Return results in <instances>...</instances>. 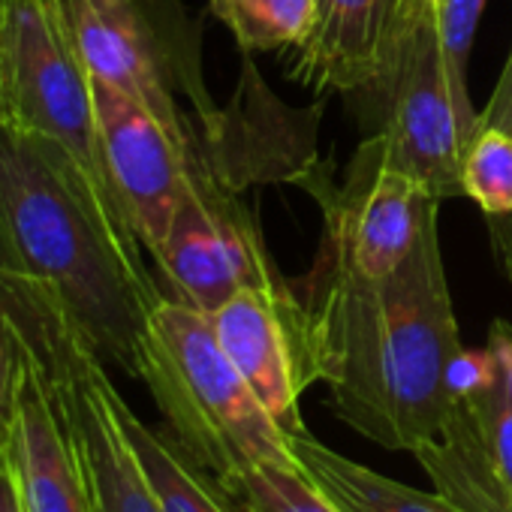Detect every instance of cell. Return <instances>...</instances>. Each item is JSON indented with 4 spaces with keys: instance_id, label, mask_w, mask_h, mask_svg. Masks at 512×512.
<instances>
[{
    "instance_id": "6da1fadb",
    "label": "cell",
    "mask_w": 512,
    "mask_h": 512,
    "mask_svg": "<svg viewBox=\"0 0 512 512\" xmlns=\"http://www.w3.org/2000/svg\"><path fill=\"white\" fill-rule=\"evenodd\" d=\"M434 202L407 260L362 275L332 229L308 287L317 371L329 407L356 434L392 452H416L443 425L461 338L443 269Z\"/></svg>"
},
{
    "instance_id": "7a4b0ae2",
    "label": "cell",
    "mask_w": 512,
    "mask_h": 512,
    "mask_svg": "<svg viewBox=\"0 0 512 512\" xmlns=\"http://www.w3.org/2000/svg\"><path fill=\"white\" fill-rule=\"evenodd\" d=\"M142 247L121 199L64 145L0 121V281L46 293L130 377L163 299Z\"/></svg>"
},
{
    "instance_id": "3957f363",
    "label": "cell",
    "mask_w": 512,
    "mask_h": 512,
    "mask_svg": "<svg viewBox=\"0 0 512 512\" xmlns=\"http://www.w3.org/2000/svg\"><path fill=\"white\" fill-rule=\"evenodd\" d=\"M139 380L163 416V434L214 482L256 461L296 464L290 434L235 371L199 308L166 296L157 302Z\"/></svg>"
},
{
    "instance_id": "277c9868",
    "label": "cell",
    "mask_w": 512,
    "mask_h": 512,
    "mask_svg": "<svg viewBox=\"0 0 512 512\" xmlns=\"http://www.w3.org/2000/svg\"><path fill=\"white\" fill-rule=\"evenodd\" d=\"M380 157L413 175L437 202L461 196V166L479 127L467 76L443 40L440 0H398L380 82Z\"/></svg>"
},
{
    "instance_id": "5b68a950",
    "label": "cell",
    "mask_w": 512,
    "mask_h": 512,
    "mask_svg": "<svg viewBox=\"0 0 512 512\" xmlns=\"http://www.w3.org/2000/svg\"><path fill=\"white\" fill-rule=\"evenodd\" d=\"M0 121L64 145L115 193L103 160L94 76L64 0H0Z\"/></svg>"
},
{
    "instance_id": "8992f818",
    "label": "cell",
    "mask_w": 512,
    "mask_h": 512,
    "mask_svg": "<svg viewBox=\"0 0 512 512\" xmlns=\"http://www.w3.org/2000/svg\"><path fill=\"white\" fill-rule=\"evenodd\" d=\"M413 455L464 512H512V326L461 353L443 425Z\"/></svg>"
},
{
    "instance_id": "52a82bcc",
    "label": "cell",
    "mask_w": 512,
    "mask_h": 512,
    "mask_svg": "<svg viewBox=\"0 0 512 512\" xmlns=\"http://www.w3.org/2000/svg\"><path fill=\"white\" fill-rule=\"evenodd\" d=\"M169 232L154 253L178 299L214 314L241 290L293 293L275 269L260 223L247 205L193 163Z\"/></svg>"
},
{
    "instance_id": "ba28073f",
    "label": "cell",
    "mask_w": 512,
    "mask_h": 512,
    "mask_svg": "<svg viewBox=\"0 0 512 512\" xmlns=\"http://www.w3.org/2000/svg\"><path fill=\"white\" fill-rule=\"evenodd\" d=\"M208 320L217 344L275 422L287 434L302 431L299 398L320 380L305 299L296 293L241 290Z\"/></svg>"
},
{
    "instance_id": "9c48e42d",
    "label": "cell",
    "mask_w": 512,
    "mask_h": 512,
    "mask_svg": "<svg viewBox=\"0 0 512 512\" xmlns=\"http://www.w3.org/2000/svg\"><path fill=\"white\" fill-rule=\"evenodd\" d=\"M94 103L106 172L130 223L154 256L190 187V148H184L142 103L100 79H94Z\"/></svg>"
},
{
    "instance_id": "30bf717a",
    "label": "cell",
    "mask_w": 512,
    "mask_h": 512,
    "mask_svg": "<svg viewBox=\"0 0 512 512\" xmlns=\"http://www.w3.org/2000/svg\"><path fill=\"white\" fill-rule=\"evenodd\" d=\"M16 332L19 362L10 404V446L28 512H94L82 455L52 377L19 323Z\"/></svg>"
},
{
    "instance_id": "8fae6325",
    "label": "cell",
    "mask_w": 512,
    "mask_h": 512,
    "mask_svg": "<svg viewBox=\"0 0 512 512\" xmlns=\"http://www.w3.org/2000/svg\"><path fill=\"white\" fill-rule=\"evenodd\" d=\"M434 202L413 175L389 166L368 139L353 163L350 184L326 205V229L338 235L362 275L383 278L407 260Z\"/></svg>"
},
{
    "instance_id": "7c38bea8",
    "label": "cell",
    "mask_w": 512,
    "mask_h": 512,
    "mask_svg": "<svg viewBox=\"0 0 512 512\" xmlns=\"http://www.w3.org/2000/svg\"><path fill=\"white\" fill-rule=\"evenodd\" d=\"M79 52L94 79L142 103L184 148V118L163 82V70L136 0H64Z\"/></svg>"
},
{
    "instance_id": "4fadbf2b",
    "label": "cell",
    "mask_w": 512,
    "mask_h": 512,
    "mask_svg": "<svg viewBox=\"0 0 512 512\" xmlns=\"http://www.w3.org/2000/svg\"><path fill=\"white\" fill-rule=\"evenodd\" d=\"M398 0H314L293 79L311 91H362L380 82Z\"/></svg>"
},
{
    "instance_id": "5bb4252c",
    "label": "cell",
    "mask_w": 512,
    "mask_h": 512,
    "mask_svg": "<svg viewBox=\"0 0 512 512\" xmlns=\"http://www.w3.org/2000/svg\"><path fill=\"white\" fill-rule=\"evenodd\" d=\"M290 452L296 467L341 512H464L437 488L419 491L398 479H389L320 443L305 428L290 434Z\"/></svg>"
},
{
    "instance_id": "9a60e30c",
    "label": "cell",
    "mask_w": 512,
    "mask_h": 512,
    "mask_svg": "<svg viewBox=\"0 0 512 512\" xmlns=\"http://www.w3.org/2000/svg\"><path fill=\"white\" fill-rule=\"evenodd\" d=\"M115 410L163 512H238L208 473H202L163 431L148 428L133 413L121 392H115Z\"/></svg>"
},
{
    "instance_id": "2e32d148",
    "label": "cell",
    "mask_w": 512,
    "mask_h": 512,
    "mask_svg": "<svg viewBox=\"0 0 512 512\" xmlns=\"http://www.w3.org/2000/svg\"><path fill=\"white\" fill-rule=\"evenodd\" d=\"M217 485L238 512H341L296 464L256 461Z\"/></svg>"
},
{
    "instance_id": "e0dca14e",
    "label": "cell",
    "mask_w": 512,
    "mask_h": 512,
    "mask_svg": "<svg viewBox=\"0 0 512 512\" xmlns=\"http://www.w3.org/2000/svg\"><path fill=\"white\" fill-rule=\"evenodd\" d=\"M211 13L247 52L299 46L314 19V0H211Z\"/></svg>"
},
{
    "instance_id": "ac0fdd59",
    "label": "cell",
    "mask_w": 512,
    "mask_h": 512,
    "mask_svg": "<svg viewBox=\"0 0 512 512\" xmlns=\"http://www.w3.org/2000/svg\"><path fill=\"white\" fill-rule=\"evenodd\" d=\"M461 190L485 217L512 211V133L479 124L461 166Z\"/></svg>"
},
{
    "instance_id": "d6986e66",
    "label": "cell",
    "mask_w": 512,
    "mask_h": 512,
    "mask_svg": "<svg viewBox=\"0 0 512 512\" xmlns=\"http://www.w3.org/2000/svg\"><path fill=\"white\" fill-rule=\"evenodd\" d=\"M479 124H494V127H503L506 133H512V49H509V58L503 64V73L497 79V88H494L485 112H479ZM488 235H491V250H494L497 266L512 281V211L491 214Z\"/></svg>"
},
{
    "instance_id": "ffe728a7",
    "label": "cell",
    "mask_w": 512,
    "mask_h": 512,
    "mask_svg": "<svg viewBox=\"0 0 512 512\" xmlns=\"http://www.w3.org/2000/svg\"><path fill=\"white\" fill-rule=\"evenodd\" d=\"M485 10V0H440V22H443V40L449 61L455 64L458 73L467 76L470 52H473V37L479 16Z\"/></svg>"
},
{
    "instance_id": "44dd1931",
    "label": "cell",
    "mask_w": 512,
    "mask_h": 512,
    "mask_svg": "<svg viewBox=\"0 0 512 512\" xmlns=\"http://www.w3.org/2000/svg\"><path fill=\"white\" fill-rule=\"evenodd\" d=\"M16 362H19V332L7 308L0 305V422H10Z\"/></svg>"
},
{
    "instance_id": "7402d4cb",
    "label": "cell",
    "mask_w": 512,
    "mask_h": 512,
    "mask_svg": "<svg viewBox=\"0 0 512 512\" xmlns=\"http://www.w3.org/2000/svg\"><path fill=\"white\" fill-rule=\"evenodd\" d=\"M0 512H28L19 467H16L13 446H10V434H7V440H0Z\"/></svg>"
},
{
    "instance_id": "603a6c76",
    "label": "cell",
    "mask_w": 512,
    "mask_h": 512,
    "mask_svg": "<svg viewBox=\"0 0 512 512\" xmlns=\"http://www.w3.org/2000/svg\"><path fill=\"white\" fill-rule=\"evenodd\" d=\"M7 434H10V422H0V440H7Z\"/></svg>"
}]
</instances>
